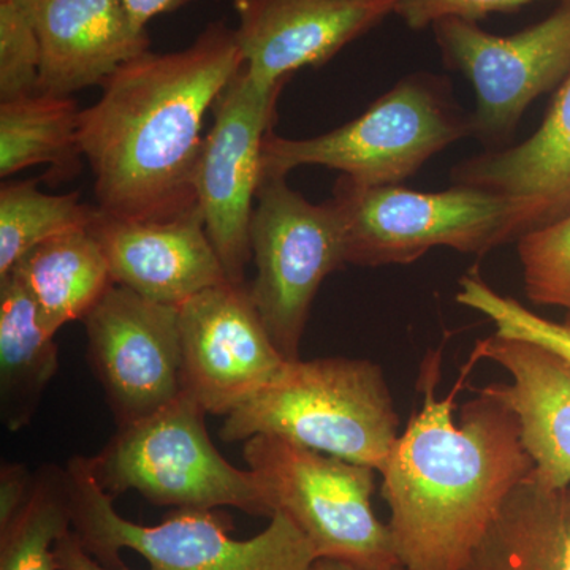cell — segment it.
<instances>
[{
	"label": "cell",
	"instance_id": "cell-1",
	"mask_svg": "<svg viewBox=\"0 0 570 570\" xmlns=\"http://www.w3.org/2000/svg\"><path fill=\"white\" fill-rule=\"evenodd\" d=\"M245 69L235 29L213 21L174 52L151 50L104 82L80 116L97 208L119 219L168 220L198 208L194 174L205 115Z\"/></svg>",
	"mask_w": 570,
	"mask_h": 570
},
{
	"label": "cell",
	"instance_id": "cell-2",
	"mask_svg": "<svg viewBox=\"0 0 570 570\" xmlns=\"http://www.w3.org/2000/svg\"><path fill=\"white\" fill-rule=\"evenodd\" d=\"M438 355L422 377L423 406L382 471V498L404 570H463L510 491L534 471L517 415L487 390L453 417L436 397Z\"/></svg>",
	"mask_w": 570,
	"mask_h": 570
},
{
	"label": "cell",
	"instance_id": "cell-3",
	"mask_svg": "<svg viewBox=\"0 0 570 570\" xmlns=\"http://www.w3.org/2000/svg\"><path fill=\"white\" fill-rule=\"evenodd\" d=\"M258 434L287 439L379 474L401 436L382 367L344 356L287 362L268 387L225 417L219 436L232 444Z\"/></svg>",
	"mask_w": 570,
	"mask_h": 570
},
{
	"label": "cell",
	"instance_id": "cell-4",
	"mask_svg": "<svg viewBox=\"0 0 570 570\" xmlns=\"http://www.w3.org/2000/svg\"><path fill=\"white\" fill-rule=\"evenodd\" d=\"M66 487L71 531L107 568H122V550L137 551L149 570H311L317 560L309 540L283 512L254 538L238 540L230 535V519L217 509H175L154 527L124 519L86 456L69 461Z\"/></svg>",
	"mask_w": 570,
	"mask_h": 570
},
{
	"label": "cell",
	"instance_id": "cell-5",
	"mask_svg": "<svg viewBox=\"0 0 570 570\" xmlns=\"http://www.w3.org/2000/svg\"><path fill=\"white\" fill-rule=\"evenodd\" d=\"M205 415L197 401L181 393L159 411L118 426L102 452L88 459L94 478L112 499L134 490L156 505L235 508L272 519L261 480L217 452Z\"/></svg>",
	"mask_w": 570,
	"mask_h": 570
},
{
	"label": "cell",
	"instance_id": "cell-6",
	"mask_svg": "<svg viewBox=\"0 0 570 570\" xmlns=\"http://www.w3.org/2000/svg\"><path fill=\"white\" fill-rule=\"evenodd\" d=\"M439 85L426 75L404 78L354 121L318 137L292 140L269 132L262 149V179L318 165L362 187L404 181L472 134L471 119L452 110Z\"/></svg>",
	"mask_w": 570,
	"mask_h": 570
},
{
	"label": "cell",
	"instance_id": "cell-7",
	"mask_svg": "<svg viewBox=\"0 0 570 570\" xmlns=\"http://www.w3.org/2000/svg\"><path fill=\"white\" fill-rule=\"evenodd\" d=\"M264 485L273 515L283 512L306 535L317 558L360 570H393L397 562L389 523L371 504L374 469L258 434L243 445Z\"/></svg>",
	"mask_w": 570,
	"mask_h": 570
},
{
	"label": "cell",
	"instance_id": "cell-8",
	"mask_svg": "<svg viewBox=\"0 0 570 570\" xmlns=\"http://www.w3.org/2000/svg\"><path fill=\"white\" fill-rule=\"evenodd\" d=\"M332 200L343 217L348 265H407L434 247L482 255L508 243V202L478 187L417 193L341 176Z\"/></svg>",
	"mask_w": 570,
	"mask_h": 570
},
{
	"label": "cell",
	"instance_id": "cell-9",
	"mask_svg": "<svg viewBox=\"0 0 570 570\" xmlns=\"http://www.w3.org/2000/svg\"><path fill=\"white\" fill-rule=\"evenodd\" d=\"M255 202L249 291L277 351L295 362L318 288L347 265L343 217L335 202L311 204L284 176L262 179Z\"/></svg>",
	"mask_w": 570,
	"mask_h": 570
},
{
	"label": "cell",
	"instance_id": "cell-10",
	"mask_svg": "<svg viewBox=\"0 0 570 570\" xmlns=\"http://www.w3.org/2000/svg\"><path fill=\"white\" fill-rule=\"evenodd\" d=\"M448 67L475 92L472 134L485 142L508 140L524 110L570 73V0L538 24L494 36L478 22L445 18L431 26Z\"/></svg>",
	"mask_w": 570,
	"mask_h": 570
},
{
	"label": "cell",
	"instance_id": "cell-11",
	"mask_svg": "<svg viewBox=\"0 0 570 570\" xmlns=\"http://www.w3.org/2000/svg\"><path fill=\"white\" fill-rule=\"evenodd\" d=\"M284 86L262 89L245 69L214 104L212 130L202 142L194 189L206 234L230 283L246 284L253 261L250 223L262 184V149Z\"/></svg>",
	"mask_w": 570,
	"mask_h": 570
},
{
	"label": "cell",
	"instance_id": "cell-12",
	"mask_svg": "<svg viewBox=\"0 0 570 570\" xmlns=\"http://www.w3.org/2000/svg\"><path fill=\"white\" fill-rule=\"evenodd\" d=\"M183 393L230 415L268 387L288 360L258 314L249 284L224 283L179 307Z\"/></svg>",
	"mask_w": 570,
	"mask_h": 570
},
{
	"label": "cell",
	"instance_id": "cell-13",
	"mask_svg": "<svg viewBox=\"0 0 570 570\" xmlns=\"http://www.w3.org/2000/svg\"><path fill=\"white\" fill-rule=\"evenodd\" d=\"M82 324L89 362L118 426L181 396L179 307L115 284Z\"/></svg>",
	"mask_w": 570,
	"mask_h": 570
},
{
	"label": "cell",
	"instance_id": "cell-14",
	"mask_svg": "<svg viewBox=\"0 0 570 570\" xmlns=\"http://www.w3.org/2000/svg\"><path fill=\"white\" fill-rule=\"evenodd\" d=\"M400 0H234L236 41L247 78L262 89L285 86L321 67L395 14Z\"/></svg>",
	"mask_w": 570,
	"mask_h": 570
},
{
	"label": "cell",
	"instance_id": "cell-15",
	"mask_svg": "<svg viewBox=\"0 0 570 570\" xmlns=\"http://www.w3.org/2000/svg\"><path fill=\"white\" fill-rule=\"evenodd\" d=\"M89 234L112 283L160 305L181 307L214 285L230 283L206 234L200 206L168 220H130L97 208Z\"/></svg>",
	"mask_w": 570,
	"mask_h": 570
},
{
	"label": "cell",
	"instance_id": "cell-16",
	"mask_svg": "<svg viewBox=\"0 0 570 570\" xmlns=\"http://www.w3.org/2000/svg\"><path fill=\"white\" fill-rule=\"evenodd\" d=\"M452 179L508 202V243L570 216V73L538 132L513 148L472 157Z\"/></svg>",
	"mask_w": 570,
	"mask_h": 570
},
{
	"label": "cell",
	"instance_id": "cell-17",
	"mask_svg": "<svg viewBox=\"0 0 570 570\" xmlns=\"http://www.w3.org/2000/svg\"><path fill=\"white\" fill-rule=\"evenodd\" d=\"M40 47L39 89L52 96L102 86L149 51L121 0H26Z\"/></svg>",
	"mask_w": 570,
	"mask_h": 570
},
{
	"label": "cell",
	"instance_id": "cell-18",
	"mask_svg": "<svg viewBox=\"0 0 570 570\" xmlns=\"http://www.w3.org/2000/svg\"><path fill=\"white\" fill-rule=\"evenodd\" d=\"M478 354L504 367L509 384L487 385L520 423L530 453L532 478L550 489L570 483V362L530 341L493 336L480 341Z\"/></svg>",
	"mask_w": 570,
	"mask_h": 570
},
{
	"label": "cell",
	"instance_id": "cell-19",
	"mask_svg": "<svg viewBox=\"0 0 570 570\" xmlns=\"http://www.w3.org/2000/svg\"><path fill=\"white\" fill-rule=\"evenodd\" d=\"M463 570H570V483L527 478L502 502Z\"/></svg>",
	"mask_w": 570,
	"mask_h": 570
},
{
	"label": "cell",
	"instance_id": "cell-20",
	"mask_svg": "<svg viewBox=\"0 0 570 570\" xmlns=\"http://www.w3.org/2000/svg\"><path fill=\"white\" fill-rule=\"evenodd\" d=\"M56 335L21 281L0 277V419L11 433L31 423L58 373Z\"/></svg>",
	"mask_w": 570,
	"mask_h": 570
},
{
	"label": "cell",
	"instance_id": "cell-21",
	"mask_svg": "<svg viewBox=\"0 0 570 570\" xmlns=\"http://www.w3.org/2000/svg\"><path fill=\"white\" fill-rule=\"evenodd\" d=\"M10 273L24 285L55 333L69 322L85 321L115 285L104 250L89 230L37 246Z\"/></svg>",
	"mask_w": 570,
	"mask_h": 570
},
{
	"label": "cell",
	"instance_id": "cell-22",
	"mask_svg": "<svg viewBox=\"0 0 570 570\" xmlns=\"http://www.w3.org/2000/svg\"><path fill=\"white\" fill-rule=\"evenodd\" d=\"M80 116L71 97L31 92L0 102V176L50 165L45 178L62 183L81 170Z\"/></svg>",
	"mask_w": 570,
	"mask_h": 570
},
{
	"label": "cell",
	"instance_id": "cell-23",
	"mask_svg": "<svg viewBox=\"0 0 570 570\" xmlns=\"http://www.w3.org/2000/svg\"><path fill=\"white\" fill-rule=\"evenodd\" d=\"M39 181H7L0 187V277L37 246L89 230L96 219L97 206L82 204L80 194H45L37 187Z\"/></svg>",
	"mask_w": 570,
	"mask_h": 570
},
{
	"label": "cell",
	"instance_id": "cell-24",
	"mask_svg": "<svg viewBox=\"0 0 570 570\" xmlns=\"http://www.w3.org/2000/svg\"><path fill=\"white\" fill-rule=\"evenodd\" d=\"M70 530L66 469L41 468L20 508L0 519V570H56L52 550Z\"/></svg>",
	"mask_w": 570,
	"mask_h": 570
},
{
	"label": "cell",
	"instance_id": "cell-25",
	"mask_svg": "<svg viewBox=\"0 0 570 570\" xmlns=\"http://www.w3.org/2000/svg\"><path fill=\"white\" fill-rule=\"evenodd\" d=\"M517 249L528 298L564 311L570 325V216L521 236Z\"/></svg>",
	"mask_w": 570,
	"mask_h": 570
},
{
	"label": "cell",
	"instance_id": "cell-26",
	"mask_svg": "<svg viewBox=\"0 0 570 570\" xmlns=\"http://www.w3.org/2000/svg\"><path fill=\"white\" fill-rule=\"evenodd\" d=\"M456 302L489 317L497 335L530 341L570 362V325L540 317L517 299L499 295L479 272L461 277Z\"/></svg>",
	"mask_w": 570,
	"mask_h": 570
},
{
	"label": "cell",
	"instance_id": "cell-27",
	"mask_svg": "<svg viewBox=\"0 0 570 570\" xmlns=\"http://www.w3.org/2000/svg\"><path fill=\"white\" fill-rule=\"evenodd\" d=\"M531 2L534 0H400L395 14L420 31L445 18L478 22L489 14L512 13Z\"/></svg>",
	"mask_w": 570,
	"mask_h": 570
},
{
	"label": "cell",
	"instance_id": "cell-28",
	"mask_svg": "<svg viewBox=\"0 0 570 570\" xmlns=\"http://www.w3.org/2000/svg\"><path fill=\"white\" fill-rule=\"evenodd\" d=\"M52 551H55L56 570H130L126 566L118 569L107 568L94 560L91 554L82 549L80 540L71 530L56 542Z\"/></svg>",
	"mask_w": 570,
	"mask_h": 570
},
{
	"label": "cell",
	"instance_id": "cell-29",
	"mask_svg": "<svg viewBox=\"0 0 570 570\" xmlns=\"http://www.w3.org/2000/svg\"><path fill=\"white\" fill-rule=\"evenodd\" d=\"M121 2L135 28L146 31V26L154 18L183 9L197 0H121Z\"/></svg>",
	"mask_w": 570,
	"mask_h": 570
},
{
	"label": "cell",
	"instance_id": "cell-30",
	"mask_svg": "<svg viewBox=\"0 0 570 570\" xmlns=\"http://www.w3.org/2000/svg\"><path fill=\"white\" fill-rule=\"evenodd\" d=\"M311 570H360L344 561L330 560V558H317Z\"/></svg>",
	"mask_w": 570,
	"mask_h": 570
},
{
	"label": "cell",
	"instance_id": "cell-31",
	"mask_svg": "<svg viewBox=\"0 0 570 570\" xmlns=\"http://www.w3.org/2000/svg\"><path fill=\"white\" fill-rule=\"evenodd\" d=\"M393 570H404L403 568H401V566H397V568L393 569Z\"/></svg>",
	"mask_w": 570,
	"mask_h": 570
}]
</instances>
